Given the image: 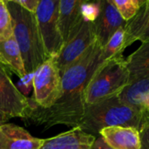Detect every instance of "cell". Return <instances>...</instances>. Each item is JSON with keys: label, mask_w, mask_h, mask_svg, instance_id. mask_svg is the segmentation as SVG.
<instances>
[{"label": "cell", "mask_w": 149, "mask_h": 149, "mask_svg": "<svg viewBox=\"0 0 149 149\" xmlns=\"http://www.w3.org/2000/svg\"><path fill=\"white\" fill-rule=\"evenodd\" d=\"M102 59V46L96 40L85 54L62 75V92L59 99L49 108H41L31 103L26 120L48 129L56 125L79 127L83 119L86 102L85 92L93 73Z\"/></svg>", "instance_id": "obj_1"}, {"label": "cell", "mask_w": 149, "mask_h": 149, "mask_svg": "<svg viewBox=\"0 0 149 149\" xmlns=\"http://www.w3.org/2000/svg\"><path fill=\"white\" fill-rule=\"evenodd\" d=\"M143 120V110L126 104L118 94L86 106L79 127L97 137L102 129L111 127H132L140 130Z\"/></svg>", "instance_id": "obj_2"}, {"label": "cell", "mask_w": 149, "mask_h": 149, "mask_svg": "<svg viewBox=\"0 0 149 149\" xmlns=\"http://www.w3.org/2000/svg\"><path fill=\"white\" fill-rule=\"evenodd\" d=\"M12 19L13 36L18 45L26 74H33L48 57L40 36L35 13H31L15 0L6 1Z\"/></svg>", "instance_id": "obj_3"}, {"label": "cell", "mask_w": 149, "mask_h": 149, "mask_svg": "<svg viewBox=\"0 0 149 149\" xmlns=\"http://www.w3.org/2000/svg\"><path fill=\"white\" fill-rule=\"evenodd\" d=\"M128 83L129 72L123 54L102 62L86 86V106H91L120 94Z\"/></svg>", "instance_id": "obj_4"}, {"label": "cell", "mask_w": 149, "mask_h": 149, "mask_svg": "<svg viewBox=\"0 0 149 149\" xmlns=\"http://www.w3.org/2000/svg\"><path fill=\"white\" fill-rule=\"evenodd\" d=\"M33 98L31 102L41 108L52 107L62 92L61 74L53 58L43 63L33 73Z\"/></svg>", "instance_id": "obj_5"}, {"label": "cell", "mask_w": 149, "mask_h": 149, "mask_svg": "<svg viewBox=\"0 0 149 149\" xmlns=\"http://www.w3.org/2000/svg\"><path fill=\"white\" fill-rule=\"evenodd\" d=\"M58 7L59 0H41L35 12L38 31L49 58H55L64 45L58 24Z\"/></svg>", "instance_id": "obj_6"}, {"label": "cell", "mask_w": 149, "mask_h": 149, "mask_svg": "<svg viewBox=\"0 0 149 149\" xmlns=\"http://www.w3.org/2000/svg\"><path fill=\"white\" fill-rule=\"evenodd\" d=\"M95 41L93 23L84 21L81 27L64 44L59 53L53 58L60 74L77 62Z\"/></svg>", "instance_id": "obj_7"}, {"label": "cell", "mask_w": 149, "mask_h": 149, "mask_svg": "<svg viewBox=\"0 0 149 149\" xmlns=\"http://www.w3.org/2000/svg\"><path fill=\"white\" fill-rule=\"evenodd\" d=\"M30 110V99L17 88L5 68L0 65V114L7 120L15 117L26 120Z\"/></svg>", "instance_id": "obj_8"}, {"label": "cell", "mask_w": 149, "mask_h": 149, "mask_svg": "<svg viewBox=\"0 0 149 149\" xmlns=\"http://www.w3.org/2000/svg\"><path fill=\"white\" fill-rule=\"evenodd\" d=\"M126 22L111 0L101 1V10L100 16L93 23L96 40L103 47L111 37L121 27H126Z\"/></svg>", "instance_id": "obj_9"}, {"label": "cell", "mask_w": 149, "mask_h": 149, "mask_svg": "<svg viewBox=\"0 0 149 149\" xmlns=\"http://www.w3.org/2000/svg\"><path fill=\"white\" fill-rule=\"evenodd\" d=\"M45 139L33 137L24 128L7 123L0 126V149H41Z\"/></svg>", "instance_id": "obj_10"}, {"label": "cell", "mask_w": 149, "mask_h": 149, "mask_svg": "<svg viewBox=\"0 0 149 149\" xmlns=\"http://www.w3.org/2000/svg\"><path fill=\"white\" fill-rule=\"evenodd\" d=\"M81 3L80 0H59L58 24L64 44L85 21L80 11Z\"/></svg>", "instance_id": "obj_11"}, {"label": "cell", "mask_w": 149, "mask_h": 149, "mask_svg": "<svg viewBox=\"0 0 149 149\" xmlns=\"http://www.w3.org/2000/svg\"><path fill=\"white\" fill-rule=\"evenodd\" d=\"M95 139L94 135L77 127L57 136L45 139L41 149H92Z\"/></svg>", "instance_id": "obj_12"}, {"label": "cell", "mask_w": 149, "mask_h": 149, "mask_svg": "<svg viewBox=\"0 0 149 149\" xmlns=\"http://www.w3.org/2000/svg\"><path fill=\"white\" fill-rule=\"evenodd\" d=\"M100 136L113 149H141L140 130L135 127H106L100 132Z\"/></svg>", "instance_id": "obj_13"}, {"label": "cell", "mask_w": 149, "mask_h": 149, "mask_svg": "<svg viewBox=\"0 0 149 149\" xmlns=\"http://www.w3.org/2000/svg\"><path fill=\"white\" fill-rule=\"evenodd\" d=\"M138 40L149 41V0L143 2L134 17L127 22L122 52Z\"/></svg>", "instance_id": "obj_14"}, {"label": "cell", "mask_w": 149, "mask_h": 149, "mask_svg": "<svg viewBox=\"0 0 149 149\" xmlns=\"http://www.w3.org/2000/svg\"><path fill=\"white\" fill-rule=\"evenodd\" d=\"M0 65L5 69L10 70L21 79L27 75L14 36L5 41H0Z\"/></svg>", "instance_id": "obj_15"}, {"label": "cell", "mask_w": 149, "mask_h": 149, "mask_svg": "<svg viewBox=\"0 0 149 149\" xmlns=\"http://www.w3.org/2000/svg\"><path fill=\"white\" fill-rule=\"evenodd\" d=\"M119 96L126 104L143 110V103L149 96V73L130 82Z\"/></svg>", "instance_id": "obj_16"}, {"label": "cell", "mask_w": 149, "mask_h": 149, "mask_svg": "<svg viewBox=\"0 0 149 149\" xmlns=\"http://www.w3.org/2000/svg\"><path fill=\"white\" fill-rule=\"evenodd\" d=\"M129 83L149 73V41L142 43L127 59ZM128 83V84H129Z\"/></svg>", "instance_id": "obj_17"}, {"label": "cell", "mask_w": 149, "mask_h": 149, "mask_svg": "<svg viewBox=\"0 0 149 149\" xmlns=\"http://www.w3.org/2000/svg\"><path fill=\"white\" fill-rule=\"evenodd\" d=\"M126 27L120 28L108 40V42L102 47V59L103 61L111 59L119 54H122V48L125 41Z\"/></svg>", "instance_id": "obj_18"}, {"label": "cell", "mask_w": 149, "mask_h": 149, "mask_svg": "<svg viewBox=\"0 0 149 149\" xmlns=\"http://www.w3.org/2000/svg\"><path fill=\"white\" fill-rule=\"evenodd\" d=\"M121 17L128 22L134 17L144 1L141 0H111Z\"/></svg>", "instance_id": "obj_19"}, {"label": "cell", "mask_w": 149, "mask_h": 149, "mask_svg": "<svg viewBox=\"0 0 149 149\" xmlns=\"http://www.w3.org/2000/svg\"><path fill=\"white\" fill-rule=\"evenodd\" d=\"M13 37L12 19L6 1L0 0V41H5Z\"/></svg>", "instance_id": "obj_20"}, {"label": "cell", "mask_w": 149, "mask_h": 149, "mask_svg": "<svg viewBox=\"0 0 149 149\" xmlns=\"http://www.w3.org/2000/svg\"><path fill=\"white\" fill-rule=\"evenodd\" d=\"M101 10V1L97 2H85L82 1L80 11L83 19L86 22L94 23L100 16Z\"/></svg>", "instance_id": "obj_21"}, {"label": "cell", "mask_w": 149, "mask_h": 149, "mask_svg": "<svg viewBox=\"0 0 149 149\" xmlns=\"http://www.w3.org/2000/svg\"><path fill=\"white\" fill-rule=\"evenodd\" d=\"M140 135L141 141V149H149V123L143 120L142 126L140 129Z\"/></svg>", "instance_id": "obj_22"}, {"label": "cell", "mask_w": 149, "mask_h": 149, "mask_svg": "<svg viewBox=\"0 0 149 149\" xmlns=\"http://www.w3.org/2000/svg\"><path fill=\"white\" fill-rule=\"evenodd\" d=\"M17 3H18L20 6H22L26 10L35 13L38 5V0H15Z\"/></svg>", "instance_id": "obj_23"}, {"label": "cell", "mask_w": 149, "mask_h": 149, "mask_svg": "<svg viewBox=\"0 0 149 149\" xmlns=\"http://www.w3.org/2000/svg\"><path fill=\"white\" fill-rule=\"evenodd\" d=\"M92 149H113L111 147H109L105 141L99 135L96 137L95 141H94V143L93 145V148Z\"/></svg>", "instance_id": "obj_24"}, {"label": "cell", "mask_w": 149, "mask_h": 149, "mask_svg": "<svg viewBox=\"0 0 149 149\" xmlns=\"http://www.w3.org/2000/svg\"><path fill=\"white\" fill-rule=\"evenodd\" d=\"M143 109L149 111V96L145 100V101L143 103Z\"/></svg>", "instance_id": "obj_25"}, {"label": "cell", "mask_w": 149, "mask_h": 149, "mask_svg": "<svg viewBox=\"0 0 149 149\" xmlns=\"http://www.w3.org/2000/svg\"><path fill=\"white\" fill-rule=\"evenodd\" d=\"M143 113H144V120L149 123V111L143 109Z\"/></svg>", "instance_id": "obj_26"}, {"label": "cell", "mask_w": 149, "mask_h": 149, "mask_svg": "<svg viewBox=\"0 0 149 149\" xmlns=\"http://www.w3.org/2000/svg\"><path fill=\"white\" fill-rule=\"evenodd\" d=\"M7 120H7L5 117H3V115L0 114V126L3 125V124H4V122H6Z\"/></svg>", "instance_id": "obj_27"}]
</instances>
